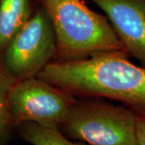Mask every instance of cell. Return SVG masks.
<instances>
[{
  "label": "cell",
  "mask_w": 145,
  "mask_h": 145,
  "mask_svg": "<svg viewBox=\"0 0 145 145\" xmlns=\"http://www.w3.org/2000/svg\"><path fill=\"white\" fill-rule=\"evenodd\" d=\"M122 54H103L76 61H52L36 77L74 98L119 103L145 119V67Z\"/></svg>",
  "instance_id": "cell-1"
},
{
  "label": "cell",
  "mask_w": 145,
  "mask_h": 145,
  "mask_svg": "<svg viewBox=\"0 0 145 145\" xmlns=\"http://www.w3.org/2000/svg\"><path fill=\"white\" fill-rule=\"evenodd\" d=\"M39 1L56 34L54 61H76L103 54L129 57L107 16L91 10L84 1Z\"/></svg>",
  "instance_id": "cell-2"
},
{
  "label": "cell",
  "mask_w": 145,
  "mask_h": 145,
  "mask_svg": "<svg viewBox=\"0 0 145 145\" xmlns=\"http://www.w3.org/2000/svg\"><path fill=\"white\" fill-rule=\"evenodd\" d=\"M138 116L109 100L76 98L61 131L70 140L90 145H139Z\"/></svg>",
  "instance_id": "cell-3"
},
{
  "label": "cell",
  "mask_w": 145,
  "mask_h": 145,
  "mask_svg": "<svg viewBox=\"0 0 145 145\" xmlns=\"http://www.w3.org/2000/svg\"><path fill=\"white\" fill-rule=\"evenodd\" d=\"M57 53L56 34L40 4L0 54L6 70L17 81L36 76Z\"/></svg>",
  "instance_id": "cell-4"
},
{
  "label": "cell",
  "mask_w": 145,
  "mask_h": 145,
  "mask_svg": "<svg viewBox=\"0 0 145 145\" xmlns=\"http://www.w3.org/2000/svg\"><path fill=\"white\" fill-rule=\"evenodd\" d=\"M75 99L36 76L17 81L9 94L12 129L34 123L61 131Z\"/></svg>",
  "instance_id": "cell-5"
},
{
  "label": "cell",
  "mask_w": 145,
  "mask_h": 145,
  "mask_svg": "<svg viewBox=\"0 0 145 145\" xmlns=\"http://www.w3.org/2000/svg\"><path fill=\"white\" fill-rule=\"evenodd\" d=\"M107 16L129 57L145 67V0H89Z\"/></svg>",
  "instance_id": "cell-6"
},
{
  "label": "cell",
  "mask_w": 145,
  "mask_h": 145,
  "mask_svg": "<svg viewBox=\"0 0 145 145\" xmlns=\"http://www.w3.org/2000/svg\"><path fill=\"white\" fill-rule=\"evenodd\" d=\"M33 12L31 0H0V54Z\"/></svg>",
  "instance_id": "cell-7"
},
{
  "label": "cell",
  "mask_w": 145,
  "mask_h": 145,
  "mask_svg": "<svg viewBox=\"0 0 145 145\" xmlns=\"http://www.w3.org/2000/svg\"><path fill=\"white\" fill-rule=\"evenodd\" d=\"M16 130L22 140L31 145H90L85 142H72L61 131L34 123H24Z\"/></svg>",
  "instance_id": "cell-8"
},
{
  "label": "cell",
  "mask_w": 145,
  "mask_h": 145,
  "mask_svg": "<svg viewBox=\"0 0 145 145\" xmlns=\"http://www.w3.org/2000/svg\"><path fill=\"white\" fill-rule=\"evenodd\" d=\"M16 81L3 66L0 58V145H4L12 129L9 110V94Z\"/></svg>",
  "instance_id": "cell-9"
},
{
  "label": "cell",
  "mask_w": 145,
  "mask_h": 145,
  "mask_svg": "<svg viewBox=\"0 0 145 145\" xmlns=\"http://www.w3.org/2000/svg\"><path fill=\"white\" fill-rule=\"evenodd\" d=\"M136 135L138 144L145 145V119L144 118H138Z\"/></svg>",
  "instance_id": "cell-10"
}]
</instances>
